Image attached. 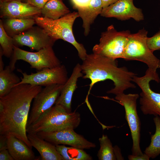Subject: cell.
<instances>
[{
	"instance_id": "obj_5",
	"label": "cell",
	"mask_w": 160,
	"mask_h": 160,
	"mask_svg": "<svg viewBox=\"0 0 160 160\" xmlns=\"http://www.w3.org/2000/svg\"><path fill=\"white\" fill-rule=\"evenodd\" d=\"M148 31L144 28L130 34L124 50L123 59L136 60L145 63L148 69L154 73L160 68V60L150 49L147 43Z\"/></svg>"
},
{
	"instance_id": "obj_4",
	"label": "cell",
	"mask_w": 160,
	"mask_h": 160,
	"mask_svg": "<svg viewBox=\"0 0 160 160\" xmlns=\"http://www.w3.org/2000/svg\"><path fill=\"white\" fill-rule=\"evenodd\" d=\"M81 122L78 112H69L61 106L55 105L26 127L27 133L50 132L64 128H77Z\"/></svg>"
},
{
	"instance_id": "obj_28",
	"label": "cell",
	"mask_w": 160,
	"mask_h": 160,
	"mask_svg": "<svg viewBox=\"0 0 160 160\" xmlns=\"http://www.w3.org/2000/svg\"><path fill=\"white\" fill-rule=\"evenodd\" d=\"M49 0H21V1L41 9Z\"/></svg>"
},
{
	"instance_id": "obj_22",
	"label": "cell",
	"mask_w": 160,
	"mask_h": 160,
	"mask_svg": "<svg viewBox=\"0 0 160 160\" xmlns=\"http://www.w3.org/2000/svg\"><path fill=\"white\" fill-rule=\"evenodd\" d=\"M20 81L21 78L13 72L9 65L0 70V97L9 93Z\"/></svg>"
},
{
	"instance_id": "obj_24",
	"label": "cell",
	"mask_w": 160,
	"mask_h": 160,
	"mask_svg": "<svg viewBox=\"0 0 160 160\" xmlns=\"http://www.w3.org/2000/svg\"><path fill=\"white\" fill-rule=\"evenodd\" d=\"M155 125V133L151 135V143L144 151L150 158L154 159L160 154V117L157 116L153 119Z\"/></svg>"
},
{
	"instance_id": "obj_7",
	"label": "cell",
	"mask_w": 160,
	"mask_h": 160,
	"mask_svg": "<svg viewBox=\"0 0 160 160\" xmlns=\"http://www.w3.org/2000/svg\"><path fill=\"white\" fill-rule=\"evenodd\" d=\"M52 47L48 46L33 52L23 50L14 45L9 65L14 71L17 60H22L28 63L31 68L38 71L59 66L61 65V62L56 55Z\"/></svg>"
},
{
	"instance_id": "obj_25",
	"label": "cell",
	"mask_w": 160,
	"mask_h": 160,
	"mask_svg": "<svg viewBox=\"0 0 160 160\" xmlns=\"http://www.w3.org/2000/svg\"><path fill=\"white\" fill-rule=\"evenodd\" d=\"M99 141L100 147L97 154L98 159L116 160L114 153V148L107 135H103L102 136L99 138Z\"/></svg>"
},
{
	"instance_id": "obj_13",
	"label": "cell",
	"mask_w": 160,
	"mask_h": 160,
	"mask_svg": "<svg viewBox=\"0 0 160 160\" xmlns=\"http://www.w3.org/2000/svg\"><path fill=\"white\" fill-rule=\"evenodd\" d=\"M12 38L15 46L18 47L26 46L31 50L37 51L48 46H53L56 41L38 26H33Z\"/></svg>"
},
{
	"instance_id": "obj_2",
	"label": "cell",
	"mask_w": 160,
	"mask_h": 160,
	"mask_svg": "<svg viewBox=\"0 0 160 160\" xmlns=\"http://www.w3.org/2000/svg\"><path fill=\"white\" fill-rule=\"evenodd\" d=\"M81 64L83 78L90 80L89 93L96 83L109 79L114 87L107 92L116 95L124 93L129 88L136 86L132 83L136 74L129 71L125 67H119L116 60L94 53L87 54Z\"/></svg>"
},
{
	"instance_id": "obj_30",
	"label": "cell",
	"mask_w": 160,
	"mask_h": 160,
	"mask_svg": "<svg viewBox=\"0 0 160 160\" xmlns=\"http://www.w3.org/2000/svg\"><path fill=\"white\" fill-rule=\"evenodd\" d=\"M0 160H14L7 149L0 151Z\"/></svg>"
},
{
	"instance_id": "obj_11",
	"label": "cell",
	"mask_w": 160,
	"mask_h": 160,
	"mask_svg": "<svg viewBox=\"0 0 160 160\" xmlns=\"http://www.w3.org/2000/svg\"><path fill=\"white\" fill-rule=\"evenodd\" d=\"M63 85L53 84L42 88L33 99L27 127L35 122L43 114L55 104Z\"/></svg>"
},
{
	"instance_id": "obj_9",
	"label": "cell",
	"mask_w": 160,
	"mask_h": 160,
	"mask_svg": "<svg viewBox=\"0 0 160 160\" xmlns=\"http://www.w3.org/2000/svg\"><path fill=\"white\" fill-rule=\"evenodd\" d=\"M152 80L159 83L160 79L157 73H153L147 69L145 75L142 77L135 76L132 81L141 90L139 102L143 113L160 117V93L155 92L151 89L149 83Z\"/></svg>"
},
{
	"instance_id": "obj_26",
	"label": "cell",
	"mask_w": 160,
	"mask_h": 160,
	"mask_svg": "<svg viewBox=\"0 0 160 160\" xmlns=\"http://www.w3.org/2000/svg\"><path fill=\"white\" fill-rule=\"evenodd\" d=\"M0 44L3 55L10 58L13 52L14 44L12 37L5 31L1 20H0Z\"/></svg>"
},
{
	"instance_id": "obj_20",
	"label": "cell",
	"mask_w": 160,
	"mask_h": 160,
	"mask_svg": "<svg viewBox=\"0 0 160 160\" xmlns=\"http://www.w3.org/2000/svg\"><path fill=\"white\" fill-rule=\"evenodd\" d=\"M70 13L62 0H49L41 9V16L55 20Z\"/></svg>"
},
{
	"instance_id": "obj_15",
	"label": "cell",
	"mask_w": 160,
	"mask_h": 160,
	"mask_svg": "<svg viewBox=\"0 0 160 160\" xmlns=\"http://www.w3.org/2000/svg\"><path fill=\"white\" fill-rule=\"evenodd\" d=\"M0 11L1 18H34L41 16V9L16 0L0 2Z\"/></svg>"
},
{
	"instance_id": "obj_12",
	"label": "cell",
	"mask_w": 160,
	"mask_h": 160,
	"mask_svg": "<svg viewBox=\"0 0 160 160\" xmlns=\"http://www.w3.org/2000/svg\"><path fill=\"white\" fill-rule=\"evenodd\" d=\"M36 134L55 145H68L83 150L95 148L96 146L95 143L77 134L72 128H66L50 132H40Z\"/></svg>"
},
{
	"instance_id": "obj_1",
	"label": "cell",
	"mask_w": 160,
	"mask_h": 160,
	"mask_svg": "<svg viewBox=\"0 0 160 160\" xmlns=\"http://www.w3.org/2000/svg\"><path fill=\"white\" fill-rule=\"evenodd\" d=\"M42 88L21 84L0 97V135L15 136L32 149L27 136V124L32 102Z\"/></svg>"
},
{
	"instance_id": "obj_36",
	"label": "cell",
	"mask_w": 160,
	"mask_h": 160,
	"mask_svg": "<svg viewBox=\"0 0 160 160\" xmlns=\"http://www.w3.org/2000/svg\"><path fill=\"white\" fill-rule=\"evenodd\" d=\"M12 0H0V2L8 1H12ZM16 0L20 1H21V0Z\"/></svg>"
},
{
	"instance_id": "obj_27",
	"label": "cell",
	"mask_w": 160,
	"mask_h": 160,
	"mask_svg": "<svg viewBox=\"0 0 160 160\" xmlns=\"http://www.w3.org/2000/svg\"><path fill=\"white\" fill-rule=\"evenodd\" d=\"M147 43L149 49L153 52L155 50L160 49V29L153 36L147 38Z\"/></svg>"
},
{
	"instance_id": "obj_16",
	"label": "cell",
	"mask_w": 160,
	"mask_h": 160,
	"mask_svg": "<svg viewBox=\"0 0 160 160\" xmlns=\"http://www.w3.org/2000/svg\"><path fill=\"white\" fill-rule=\"evenodd\" d=\"M81 64L77 63L73 68L72 73L63 85L60 94L55 105L61 106L69 112H71V102L78 79L83 77Z\"/></svg>"
},
{
	"instance_id": "obj_37",
	"label": "cell",
	"mask_w": 160,
	"mask_h": 160,
	"mask_svg": "<svg viewBox=\"0 0 160 160\" xmlns=\"http://www.w3.org/2000/svg\"></svg>"
},
{
	"instance_id": "obj_29",
	"label": "cell",
	"mask_w": 160,
	"mask_h": 160,
	"mask_svg": "<svg viewBox=\"0 0 160 160\" xmlns=\"http://www.w3.org/2000/svg\"><path fill=\"white\" fill-rule=\"evenodd\" d=\"M73 8L76 9L87 6L91 0H71Z\"/></svg>"
},
{
	"instance_id": "obj_23",
	"label": "cell",
	"mask_w": 160,
	"mask_h": 160,
	"mask_svg": "<svg viewBox=\"0 0 160 160\" xmlns=\"http://www.w3.org/2000/svg\"><path fill=\"white\" fill-rule=\"evenodd\" d=\"M56 148L64 160H91L92 157L83 149L65 145H55Z\"/></svg>"
},
{
	"instance_id": "obj_32",
	"label": "cell",
	"mask_w": 160,
	"mask_h": 160,
	"mask_svg": "<svg viewBox=\"0 0 160 160\" xmlns=\"http://www.w3.org/2000/svg\"><path fill=\"white\" fill-rule=\"evenodd\" d=\"M7 137L0 135V151L7 149Z\"/></svg>"
},
{
	"instance_id": "obj_34",
	"label": "cell",
	"mask_w": 160,
	"mask_h": 160,
	"mask_svg": "<svg viewBox=\"0 0 160 160\" xmlns=\"http://www.w3.org/2000/svg\"><path fill=\"white\" fill-rule=\"evenodd\" d=\"M102 3L103 8H105L111 5L118 0H101Z\"/></svg>"
},
{
	"instance_id": "obj_8",
	"label": "cell",
	"mask_w": 160,
	"mask_h": 160,
	"mask_svg": "<svg viewBox=\"0 0 160 160\" xmlns=\"http://www.w3.org/2000/svg\"><path fill=\"white\" fill-rule=\"evenodd\" d=\"M139 97L137 94L124 93L116 95L117 101L123 106L125 111V118L128 123L132 140V155L143 154L140 146L141 123L137 110V100Z\"/></svg>"
},
{
	"instance_id": "obj_31",
	"label": "cell",
	"mask_w": 160,
	"mask_h": 160,
	"mask_svg": "<svg viewBox=\"0 0 160 160\" xmlns=\"http://www.w3.org/2000/svg\"><path fill=\"white\" fill-rule=\"evenodd\" d=\"M129 160H149L150 158L146 154L144 153L141 155L135 156L132 155H129L128 156Z\"/></svg>"
},
{
	"instance_id": "obj_35",
	"label": "cell",
	"mask_w": 160,
	"mask_h": 160,
	"mask_svg": "<svg viewBox=\"0 0 160 160\" xmlns=\"http://www.w3.org/2000/svg\"><path fill=\"white\" fill-rule=\"evenodd\" d=\"M4 55L2 50L0 47V70L4 68V64L2 60V56Z\"/></svg>"
},
{
	"instance_id": "obj_6",
	"label": "cell",
	"mask_w": 160,
	"mask_h": 160,
	"mask_svg": "<svg viewBox=\"0 0 160 160\" xmlns=\"http://www.w3.org/2000/svg\"><path fill=\"white\" fill-rule=\"evenodd\" d=\"M130 34L129 30L118 31L113 25L109 26L102 33L99 43L93 47V53L114 60L123 59Z\"/></svg>"
},
{
	"instance_id": "obj_33",
	"label": "cell",
	"mask_w": 160,
	"mask_h": 160,
	"mask_svg": "<svg viewBox=\"0 0 160 160\" xmlns=\"http://www.w3.org/2000/svg\"><path fill=\"white\" fill-rule=\"evenodd\" d=\"M113 148L116 160H124V159L122 156L121 150L119 147L117 145H115Z\"/></svg>"
},
{
	"instance_id": "obj_17",
	"label": "cell",
	"mask_w": 160,
	"mask_h": 160,
	"mask_svg": "<svg viewBox=\"0 0 160 160\" xmlns=\"http://www.w3.org/2000/svg\"><path fill=\"white\" fill-rule=\"evenodd\" d=\"M32 147L39 153L42 160H64L56 149L55 145L39 137L36 134L27 133Z\"/></svg>"
},
{
	"instance_id": "obj_14",
	"label": "cell",
	"mask_w": 160,
	"mask_h": 160,
	"mask_svg": "<svg viewBox=\"0 0 160 160\" xmlns=\"http://www.w3.org/2000/svg\"><path fill=\"white\" fill-rule=\"evenodd\" d=\"M100 15L105 17H114L121 20L131 18L137 21L144 20L142 9L136 7L133 0H118L103 9Z\"/></svg>"
},
{
	"instance_id": "obj_3",
	"label": "cell",
	"mask_w": 160,
	"mask_h": 160,
	"mask_svg": "<svg viewBox=\"0 0 160 160\" xmlns=\"http://www.w3.org/2000/svg\"><path fill=\"white\" fill-rule=\"evenodd\" d=\"M78 17V12H73L57 20L41 16H36L34 19L36 24L50 37L56 41L61 39L72 44L77 50L80 59L83 61L88 54L84 45L76 41L73 31V23Z\"/></svg>"
},
{
	"instance_id": "obj_18",
	"label": "cell",
	"mask_w": 160,
	"mask_h": 160,
	"mask_svg": "<svg viewBox=\"0 0 160 160\" xmlns=\"http://www.w3.org/2000/svg\"><path fill=\"white\" fill-rule=\"evenodd\" d=\"M103 9L101 0H91L87 7L77 9L79 16L82 20V26L85 36L89 34L91 25L97 16L100 15Z\"/></svg>"
},
{
	"instance_id": "obj_19",
	"label": "cell",
	"mask_w": 160,
	"mask_h": 160,
	"mask_svg": "<svg viewBox=\"0 0 160 160\" xmlns=\"http://www.w3.org/2000/svg\"><path fill=\"white\" fill-rule=\"evenodd\" d=\"M7 150L15 160L35 159L34 153L24 142L13 136L7 137Z\"/></svg>"
},
{
	"instance_id": "obj_10",
	"label": "cell",
	"mask_w": 160,
	"mask_h": 160,
	"mask_svg": "<svg viewBox=\"0 0 160 160\" xmlns=\"http://www.w3.org/2000/svg\"><path fill=\"white\" fill-rule=\"evenodd\" d=\"M23 77L16 85L28 84L33 86H46L53 84H64L68 78L65 66L61 65L52 68H46L28 74L21 72Z\"/></svg>"
},
{
	"instance_id": "obj_21",
	"label": "cell",
	"mask_w": 160,
	"mask_h": 160,
	"mask_svg": "<svg viewBox=\"0 0 160 160\" xmlns=\"http://www.w3.org/2000/svg\"><path fill=\"white\" fill-rule=\"evenodd\" d=\"M35 24L34 18H7L3 23L5 31L12 37L27 30Z\"/></svg>"
}]
</instances>
